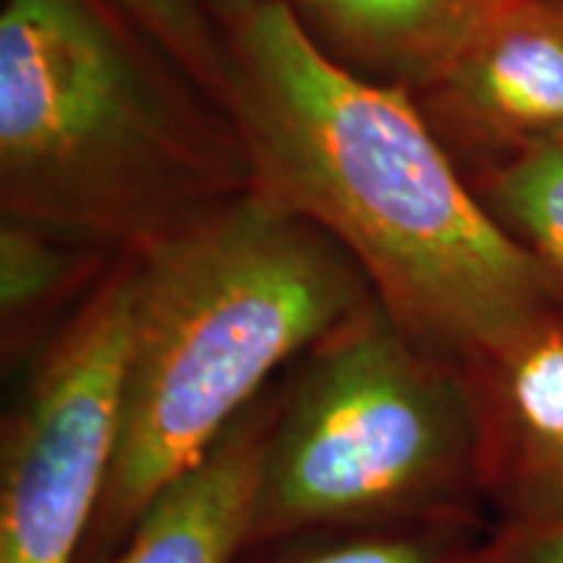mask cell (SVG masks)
<instances>
[{"label": "cell", "instance_id": "13", "mask_svg": "<svg viewBox=\"0 0 563 563\" xmlns=\"http://www.w3.org/2000/svg\"><path fill=\"white\" fill-rule=\"evenodd\" d=\"M224 112L228 51L203 0H112ZM228 115V112H224Z\"/></svg>", "mask_w": 563, "mask_h": 563}, {"label": "cell", "instance_id": "3", "mask_svg": "<svg viewBox=\"0 0 563 563\" xmlns=\"http://www.w3.org/2000/svg\"><path fill=\"white\" fill-rule=\"evenodd\" d=\"M249 186L230 118L112 0H3V214L125 251Z\"/></svg>", "mask_w": 563, "mask_h": 563}, {"label": "cell", "instance_id": "11", "mask_svg": "<svg viewBox=\"0 0 563 563\" xmlns=\"http://www.w3.org/2000/svg\"><path fill=\"white\" fill-rule=\"evenodd\" d=\"M485 207L563 285V141L496 167Z\"/></svg>", "mask_w": 563, "mask_h": 563}, {"label": "cell", "instance_id": "7", "mask_svg": "<svg viewBox=\"0 0 563 563\" xmlns=\"http://www.w3.org/2000/svg\"><path fill=\"white\" fill-rule=\"evenodd\" d=\"M483 422L485 490L506 525L563 519V321L545 316L473 365Z\"/></svg>", "mask_w": 563, "mask_h": 563}, {"label": "cell", "instance_id": "12", "mask_svg": "<svg viewBox=\"0 0 563 563\" xmlns=\"http://www.w3.org/2000/svg\"><path fill=\"white\" fill-rule=\"evenodd\" d=\"M274 545L285 551L266 563H475L481 551L470 519L302 534Z\"/></svg>", "mask_w": 563, "mask_h": 563}, {"label": "cell", "instance_id": "1", "mask_svg": "<svg viewBox=\"0 0 563 563\" xmlns=\"http://www.w3.org/2000/svg\"><path fill=\"white\" fill-rule=\"evenodd\" d=\"M220 30L251 186L332 235L402 332L467 368L553 313V279L473 194L412 91L334 63L285 0Z\"/></svg>", "mask_w": 563, "mask_h": 563}, {"label": "cell", "instance_id": "14", "mask_svg": "<svg viewBox=\"0 0 563 563\" xmlns=\"http://www.w3.org/2000/svg\"><path fill=\"white\" fill-rule=\"evenodd\" d=\"M475 563H563V519L504 527L481 545Z\"/></svg>", "mask_w": 563, "mask_h": 563}, {"label": "cell", "instance_id": "10", "mask_svg": "<svg viewBox=\"0 0 563 563\" xmlns=\"http://www.w3.org/2000/svg\"><path fill=\"white\" fill-rule=\"evenodd\" d=\"M104 245L81 241L45 224L3 214L0 222V327L3 361L16 365L42 350L51 327L70 300L95 290L112 262Z\"/></svg>", "mask_w": 563, "mask_h": 563}, {"label": "cell", "instance_id": "15", "mask_svg": "<svg viewBox=\"0 0 563 563\" xmlns=\"http://www.w3.org/2000/svg\"><path fill=\"white\" fill-rule=\"evenodd\" d=\"M262 3H272V0H203L211 16L217 19V24L228 21L238 13L253 9V5H262Z\"/></svg>", "mask_w": 563, "mask_h": 563}, {"label": "cell", "instance_id": "6", "mask_svg": "<svg viewBox=\"0 0 563 563\" xmlns=\"http://www.w3.org/2000/svg\"><path fill=\"white\" fill-rule=\"evenodd\" d=\"M449 152L563 141V0H496L449 68L412 95Z\"/></svg>", "mask_w": 563, "mask_h": 563}, {"label": "cell", "instance_id": "2", "mask_svg": "<svg viewBox=\"0 0 563 563\" xmlns=\"http://www.w3.org/2000/svg\"><path fill=\"white\" fill-rule=\"evenodd\" d=\"M131 253L115 449L81 563L108 559L146 504L264 397L272 376L376 302L332 235L253 186Z\"/></svg>", "mask_w": 563, "mask_h": 563}, {"label": "cell", "instance_id": "5", "mask_svg": "<svg viewBox=\"0 0 563 563\" xmlns=\"http://www.w3.org/2000/svg\"><path fill=\"white\" fill-rule=\"evenodd\" d=\"M133 321V253L32 357L3 426L0 563H81L104 496Z\"/></svg>", "mask_w": 563, "mask_h": 563}, {"label": "cell", "instance_id": "8", "mask_svg": "<svg viewBox=\"0 0 563 563\" xmlns=\"http://www.w3.org/2000/svg\"><path fill=\"white\" fill-rule=\"evenodd\" d=\"M277 394L258 397L194 467L167 483L100 563H238L251 543Z\"/></svg>", "mask_w": 563, "mask_h": 563}, {"label": "cell", "instance_id": "4", "mask_svg": "<svg viewBox=\"0 0 563 563\" xmlns=\"http://www.w3.org/2000/svg\"><path fill=\"white\" fill-rule=\"evenodd\" d=\"M477 490L485 446L467 368L376 300L308 350L277 394L249 548L470 519Z\"/></svg>", "mask_w": 563, "mask_h": 563}, {"label": "cell", "instance_id": "9", "mask_svg": "<svg viewBox=\"0 0 563 563\" xmlns=\"http://www.w3.org/2000/svg\"><path fill=\"white\" fill-rule=\"evenodd\" d=\"M352 74L418 95L449 68L496 0H285Z\"/></svg>", "mask_w": 563, "mask_h": 563}]
</instances>
